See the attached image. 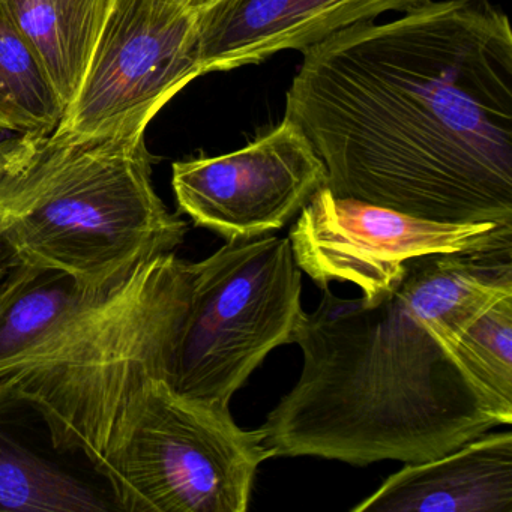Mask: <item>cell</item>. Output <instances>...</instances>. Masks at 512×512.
<instances>
[{"mask_svg":"<svg viewBox=\"0 0 512 512\" xmlns=\"http://www.w3.org/2000/svg\"><path fill=\"white\" fill-rule=\"evenodd\" d=\"M286 115L338 199L512 224V31L488 0H428L302 50Z\"/></svg>","mask_w":512,"mask_h":512,"instance_id":"6da1fadb","label":"cell"},{"mask_svg":"<svg viewBox=\"0 0 512 512\" xmlns=\"http://www.w3.org/2000/svg\"><path fill=\"white\" fill-rule=\"evenodd\" d=\"M320 289L293 338L301 376L260 427L272 457L422 463L509 425L440 331L512 292V247L413 257L373 299Z\"/></svg>","mask_w":512,"mask_h":512,"instance_id":"7a4b0ae2","label":"cell"},{"mask_svg":"<svg viewBox=\"0 0 512 512\" xmlns=\"http://www.w3.org/2000/svg\"><path fill=\"white\" fill-rule=\"evenodd\" d=\"M184 262L160 254L97 289L56 269H5L0 379L37 410L59 454L82 452L97 469L140 386L167 382Z\"/></svg>","mask_w":512,"mask_h":512,"instance_id":"3957f363","label":"cell"},{"mask_svg":"<svg viewBox=\"0 0 512 512\" xmlns=\"http://www.w3.org/2000/svg\"><path fill=\"white\" fill-rule=\"evenodd\" d=\"M187 230L155 191L145 134L0 140V248L8 265L56 269L97 289L175 251Z\"/></svg>","mask_w":512,"mask_h":512,"instance_id":"277c9868","label":"cell"},{"mask_svg":"<svg viewBox=\"0 0 512 512\" xmlns=\"http://www.w3.org/2000/svg\"><path fill=\"white\" fill-rule=\"evenodd\" d=\"M289 238L233 239L184 262L167 383L191 400L229 406L265 361L293 344L305 311Z\"/></svg>","mask_w":512,"mask_h":512,"instance_id":"5b68a950","label":"cell"},{"mask_svg":"<svg viewBox=\"0 0 512 512\" xmlns=\"http://www.w3.org/2000/svg\"><path fill=\"white\" fill-rule=\"evenodd\" d=\"M262 428L242 430L229 406L191 400L151 377L119 419L97 473L127 512H245L272 457Z\"/></svg>","mask_w":512,"mask_h":512,"instance_id":"8992f818","label":"cell"},{"mask_svg":"<svg viewBox=\"0 0 512 512\" xmlns=\"http://www.w3.org/2000/svg\"><path fill=\"white\" fill-rule=\"evenodd\" d=\"M199 76V14L172 0H113L55 133L76 139L145 134L154 116Z\"/></svg>","mask_w":512,"mask_h":512,"instance_id":"52a82bcc","label":"cell"},{"mask_svg":"<svg viewBox=\"0 0 512 512\" xmlns=\"http://www.w3.org/2000/svg\"><path fill=\"white\" fill-rule=\"evenodd\" d=\"M296 265L317 286L349 281L367 299L394 286L406 260L512 247V224L439 223L322 188L290 229Z\"/></svg>","mask_w":512,"mask_h":512,"instance_id":"ba28073f","label":"cell"},{"mask_svg":"<svg viewBox=\"0 0 512 512\" xmlns=\"http://www.w3.org/2000/svg\"><path fill=\"white\" fill-rule=\"evenodd\" d=\"M326 184L325 164L286 118L232 154L173 164L179 211L226 241L283 229Z\"/></svg>","mask_w":512,"mask_h":512,"instance_id":"9c48e42d","label":"cell"},{"mask_svg":"<svg viewBox=\"0 0 512 512\" xmlns=\"http://www.w3.org/2000/svg\"><path fill=\"white\" fill-rule=\"evenodd\" d=\"M428 0H220L199 13L203 74L260 64L284 50H305L338 31L409 13Z\"/></svg>","mask_w":512,"mask_h":512,"instance_id":"30bf717a","label":"cell"},{"mask_svg":"<svg viewBox=\"0 0 512 512\" xmlns=\"http://www.w3.org/2000/svg\"><path fill=\"white\" fill-rule=\"evenodd\" d=\"M512 512V433H484L404 464L352 512Z\"/></svg>","mask_w":512,"mask_h":512,"instance_id":"8fae6325","label":"cell"},{"mask_svg":"<svg viewBox=\"0 0 512 512\" xmlns=\"http://www.w3.org/2000/svg\"><path fill=\"white\" fill-rule=\"evenodd\" d=\"M34 407L0 379V511L97 512L113 508L95 490L49 457L34 440Z\"/></svg>","mask_w":512,"mask_h":512,"instance_id":"7c38bea8","label":"cell"},{"mask_svg":"<svg viewBox=\"0 0 512 512\" xmlns=\"http://www.w3.org/2000/svg\"><path fill=\"white\" fill-rule=\"evenodd\" d=\"M65 110L76 97L113 0H5Z\"/></svg>","mask_w":512,"mask_h":512,"instance_id":"4fadbf2b","label":"cell"},{"mask_svg":"<svg viewBox=\"0 0 512 512\" xmlns=\"http://www.w3.org/2000/svg\"><path fill=\"white\" fill-rule=\"evenodd\" d=\"M65 107L37 50L0 0V131L52 133Z\"/></svg>","mask_w":512,"mask_h":512,"instance_id":"5bb4252c","label":"cell"},{"mask_svg":"<svg viewBox=\"0 0 512 512\" xmlns=\"http://www.w3.org/2000/svg\"><path fill=\"white\" fill-rule=\"evenodd\" d=\"M440 337L511 425L512 292L494 299L469 322L446 325Z\"/></svg>","mask_w":512,"mask_h":512,"instance_id":"9a60e30c","label":"cell"},{"mask_svg":"<svg viewBox=\"0 0 512 512\" xmlns=\"http://www.w3.org/2000/svg\"><path fill=\"white\" fill-rule=\"evenodd\" d=\"M179 7L185 8V10L193 11V13H202V11L208 10L212 5L217 4L220 0H172Z\"/></svg>","mask_w":512,"mask_h":512,"instance_id":"2e32d148","label":"cell"}]
</instances>
